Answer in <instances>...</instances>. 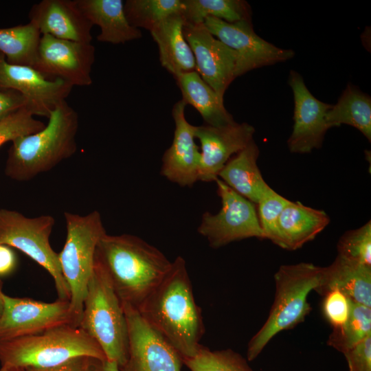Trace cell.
<instances>
[{
    "mask_svg": "<svg viewBox=\"0 0 371 371\" xmlns=\"http://www.w3.org/2000/svg\"><path fill=\"white\" fill-rule=\"evenodd\" d=\"M138 311L182 359L192 357L198 352L205 327L186 262L181 256L172 262L165 278Z\"/></svg>",
    "mask_w": 371,
    "mask_h": 371,
    "instance_id": "obj_1",
    "label": "cell"
},
{
    "mask_svg": "<svg viewBox=\"0 0 371 371\" xmlns=\"http://www.w3.org/2000/svg\"><path fill=\"white\" fill-rule=\"evenodd\" d=\"M95 258L103 266L122 304L137 310L172 265L157 247L128 234L106 233L98 243Z\"/></svg>",
    "mask_w": 371,
    "mask_h": 371,
    "instance_id": "obj_2",
    "label": "cell"
},
{
    "mask_svg": "<svg viewBox=\"0 0 371 371\" xmlns=\"http://www.w3.org/2000/svg\"><path fill=\"white\" fill-rule=\"evenodd\" d=\"M78 127L77 112L65 100L59 102L43 129L12 142L5 175L13 180L26 181L53 169L76 153Z\"/></svg>",
    "mask_w": 371,
    "mask_h": 371,
    "instance_id": "obj_3",
    "label": "cell"
},
{
    "mask_svg": "<svg viewBox=\"0 0 371 371\" xmlns=\"http://www.w3.org/2000/svg\"><path fill=\"white\" fill-rule=\"evenodd\" d=\"M80 356L106 359L97 342L80 326L72 324L0 340L1 366L46 368Z\"/></svg>",
    "mask_w": 371,
    "mask_h": 371,
    "instance_id": "obj_4",
    "label": "cell"
},
{
    "mask_svg": "<svg viewBox=\"0 0 371 371\" xmlns=\"http://www.w3.org/2000/svg\"><path fill=\"white\" fill-rule=\"evenodd\" d=\"M321 271V267L308 262L282 265L278 269L274 275L275 300L266 322L248 344V361L255 359L278 333L304 319L311 310L308 296L317 287Z\"/></svg>",
    "mask_w": 371,
    "mask_h": 371,
    "instance_id": "obj_5",
    "label": "cell"
},
{
    "mask_svg": "<svg viewBox=\"0 0 371 371\" xmlns=\"http://www.w3.org/2000/svg\"><path fill=\"white\" fill-rule=\"evenodd\" d=\"M79 326L97 342L107 360L119 367L126 363L128 341L124 306L95 257Z\"/></svg>",
    "mask_w": 371,
    "mask_h": 371,
    "instance_id": "obj_6",
    "label": "cell"
},
{
    "mask_svg": "<svg viewBox=\"0 0 371 371\" xmlns=\"http://www.w3.org/2000/svg\"><path fill=\"white\" fill-rule=\"evenodd\" d=\"M64 216L67 236L58 259L69 289L71 313L75 325L79 326L97 247L106 232L102 216L96 210L86 215L65 212Z\"/></svg>",
    "mask_w": 371,
    "mask_h": 371,
    "instance_id": "obj_7",
    "label": "cell"
},
{
    "mask_svg": "<svg viewBox=\"0 0 371 371\" xmlns=\"http://www.w3.org/2000/svg\"><path fill=\"white\" fill-rule=\"evenodd\" d=\"M54 224L50 215L31 218L14 210L0 209V244L20 250L43 267L54 280L58 299L69 301V289L62 273L58 253L49 243Z\"/></svg>",
    "mask_w": 371,
    "mask_h": 371,
    "instance_id": "obj_8",
    "label": "cell"
},
{
    "mask_svg": "<svg viewBox=\"0 0 371 371\" xmlns=\"http://www.w3.org/2000/svg\"><path fill=\"white\" fill-rule=\"evenodd\" d=\"M214 181L221 208L216 214H203L198 232L213 248L249 238L263 239L256 205L218 178Z\"/></svg>",
    "mask_w": 371,
    "mask_h": 371,
    "instance_id": "obj_9",
    "label": "cell"
},
{
    "mask_svg": "<svg viewBox=\"0 0 371 371\" xmlns=\"http://www.w3.org/2000/svg\"><path fill=\"white\" fill-rule=\"evenodd\" d=\"M128 354L120 371H181L183 360L174 347L142 317L125 304Z\"/></svg>",
    "mask_w": 371,
    "mask_h": 371,
    "instance_id": "obj_10",
    "label": "cell"
},
{
    "mask_svg": "<svg viewBox=\"0 0 371 371\" xmlns=\"http://www.w3.org/2000/svg\"><path fill=\"white\" fill-rule=\"evenodd\" d=\"M94 61L95 47L91 43L43 34L33 68L48 79H58L71 87H88L93 82Z\"/></svg>",
    "mask_w": 371,
    "mask_h": 371,
    "instance_id": "obj_11",
    "label": "cell"
},
{
    "mask_svg": "<svg viewBox=\"0 0 371 371\" xmlns=\"http://www.w3.org/2000/svg\"><path fill=\"white\" fill-rule=\"evenodd\" d=\"M210 32L238 55L236 78L264 66L292 58V49L280 48L260 37L254 31L251 21L227 23L214 17L203 21Z\"/></svg>",
    "mask_w": 371,
    "mask_h": 371,
    "instance_id": "obj_12",
    "label": "cell"
},
{
    "mask_svg": "<svg viewBox=\"0 0 371 371\" xmlns=\"http://www.w3.org/2000/svg\"><path fill=\"white\" fill-rule=\"evenodd\" d=\"M3 300L0 340L32 335L64 324L76 326L69 300L45 302L5 294Z\"/></svg>",
    "mask_w": 371,
    "mask_h": 371,
    "instance_id": "obj_13",
    "label": "cell"
},
{
    "mask_svg": "<svg viewBox=\"0 0 371 371\" xmlns=\"http://www.w3.org/2000/svg\"><path fill=\"white\" fill-rule=\"evenodd\" d=\"M184 37L195 60L196 71L222 98L236 78L238 55L214 37L204 23H184Z\"/></svg>",
    "mask_w": 371,
    "mask_h": 371,
    "instance_id": "obj_14",
    "label": "cell"
},
{
    "mask_svg": "<svg viewBox=\"0 0 371 371\" xmlns=\"http://www.w3.org/2000/svg\"><path fill=\"white\" fill-rule=\"evenodd\" d=\"M73 87L45 78L34 68L10 64L0 52V89L19 92L33 115L48 117L55 106L65 100Z\"/></svg>",
    "mask_w": 371,
    "mask_h": 371,
    "instance_id": "obj_15",
    "label": "cell"
},
{
    "mask_svg": "<svg viewBox=\"0 0 371 371\" xmlns=\"http://www.w3.org/2000/svg\"><path fill=\"white\" fill-rule=\"evenodd\" d=\"M289 84L294 98V124L287 145L291 153H308L322 145L329 129L326 115L332 104L317 99L294 70L290 71Z\"/></svg>",
    "mask_w": 371,
    "mask_h": 371,
    "instance_id": "obj_16",
    "label": "cell"
},
{
    "mask_svg": "<svg viewBox=\"0 0 371 371\" xmlns=\"http://www.w3.org/2000/svg\"><path fill=\"white\" fill-rule=\"evenodd\" d=\"M254 133V126L246 122L220 127L196 126L195 138L201 144L199 181H215L230 158L253 140Z\"/></svg>",
    "mask_w": 371,
    "mask_h": 371,
    "instance_id": "obj_17",
    "label": "cell"
},
{
    "mask_svg": "<svg viewBox=\"0 0 371 371\" xmlns=\"http://www.w3.org/2000/svg\"><path fill=\"white\" fill-rule=\"evenodd\" d=\"M186 106L181 100L172 108L174 136L163 155L161 174L180 186L191 187L199 181L201 151L194 141L196 126L186 120Z\"/></svg>",
    "mask_w": 371,
    "mask_h": 371,
    "instance_id": "obj_18",
    "label": "cell"
},
{
    "mask_svg": "<svg viewBox=\"0 0 371 371\" xmlns=\"http://www.w3.org/2000/svg\"><path fill=\"white\" fill-rule=\"evenodd\" d=\"M30 22L41 35L80 43H91L93 26L75 0H42L32 5Z\"/></svg>",
    "mask_w": 371,
    "mask_h": 371,
    "instance_id": "obj_19",
    "label": "cell"
},
{
    "mask_svg": "<svg viewBox=\"0 0 371 371\" xmlns=\"http://www.w3.org/2000/svg\"><path fill=\"white\" fill-rule=\"evenodd\" d=\"M329 223L324 211L290 201L279 216L271 241L284 249L295 250L313 240Z\"/></svg>",
    "mask_w": 371,
    "mask_h": 371,
    "instance_id": "obj_20",
    "label": "cell"
},
{
    "mask_svg": "<svg viewBox=\"0 0 371 371\" xmlns=\"http://www.w3.org/2000/svg\"><path fill=\"white\" fill-rule=\"evenodd\" d=\"M335 289L352 301L371 307V267L337 255L331 265L322 267L319 282L315 291L324 295Z\"/></svg>",
    "mask_w": 371,
    "mask_h": 371,
    "instance_id": "obj_21",
    "label": "cell"
},
{
    "mask_svg": "<svg viewBox=\"0 0 371 371\" xmlns=\"http://www.w3.org/2000/svg\"><path fill=\"white\" fill-rule=\"evenodd\" d=\"M75 1L91 23L100 27L98 41L120 44L142 37L140 30L128 21L122 0Z\"/></svg>",
    "mask_w": 371,
    "mask_h": 371,
    "instance_id": "obj_22",
    "label": "cell"
},
{
    "mask_svg": "<svg viewBox=\"0 0 371 371\" xmlns=\"http://www.w3.org/2000/svg\"><path fill=\"white\" fill-rule=\"evenodd\" d=\"M183 19L179 13L170 16L150 32L158 46L161 66L174 78L196 71L192 51L183 33Z\"/></svg>",
    "mask_w": 371,
    "mask_h": 371,
    "instance_id": "obj_23",
    "label": "cell"
},
{
    "mask_svg": "<svg viewBox=\"0 0 371 371\" xmlns=\"http://www.w3.org/2000/svg\"><path fill=\"white\" fill-rule=\"evenodd\" d=\"M259 153L258 146L253 139L230 158L217 177L255 205L269 186L257 165Z\"/></svg>",
    "mask_w": 371,
    "mask_h": 371,
    "instance_id": "obj_24",
    "label": "cell"
},
{
    "mask_svg": "<svg viewBox=\"0 0 371 371\" xmlns=\"http://www.w3.org/2000/svg\"><path fill=\"white\" fill-rule=\"evenodd\" d=\"M175 80L186 104L192 106L201 115L205 124L220 127L235 122L221 98L196 71L176 76Z\"/></svg>",
    "mask_w": 371,
    "mask_h": 371,
    "instance_id": "obj_25",
    "label": "cell"
},
{
    "mask_svg": "<svg viewBox=\"0 0 371 371\" xmlns=\"http://www.w3.org/2000/svg\"><path fill=\"white\" fill-rule=\"evenodd\" d=\"M329 128L348 124L371 140V98L352 85H348L337 102L326 115Z\"/></svg>",
    "mask_w": 371,
    "mask_h": 371,
    "instance_id": "obj_26",
    "label": "cell"
},
{
    "mask_svg": "<svg viewBox=\"0 0 371 371\" xmlns=\"http://www.w3.org/2000/svg\"><path fill=\"white\" fill-rule=\"evenodd\" d=\"M184 23H203L209 16L227 23L251 21V9L243 0H182Z\"/></svg>",
    "mask_w": 371,
    "mask_h": 371,
    "instance_id": "obj_27",
    "label": "cell"
},
{
    "mask_svg": "<svg viewBox=\"0 0 371 371\" xmlns=\"http://www.w3.org/2000/svg\"><path fill=\"white\" fill-rule=\"evenodd\" d=\"M41 37L32 23L0 28V52L8 63L34 67Z\"/></svg>",
    "mask_w": 371,
    "mask_h": 371,
    "instance_id": "obj_28",
    "label": "cell"
},
{
    "mask_svg": "<svg viewBox=\"0 0 371 371\" xmlns=\"http://www.w3.org/2000/svg\"><path fill=\"white\" fill-rule=\"evenodd\" d=\"M182 0H126L124 12L134 27L150 32L171 15L181 12Z\"/></svg>",
    "mask_w": 371,
    "mask_h": 371,
    "instance_id": "obj_29",
    "label": "cell"
},
{
    "mask_svg": "<svg viewBox=\"0 0 371 371\" xmlns=\"http://www.w3.org/2000/svg\"><path fill=\"white\" fill-rule=\"evenodd\" d=\"M371 335V307L352 301L348 319L334 328L328 343L344 353Z\"/></svg>",
    "mask_w": 371,
    "mask_h": 371,
    "instance_id": "obj_30",
    "label": "cell"
},
{
    "mask_svg": "<svg viewBox=\"0 0 371 371\" xmlns=\"http://www.w3.org/2000/svg\"><path fill=\"white\" fill-rule=\"evenodd\" d=\"M182 360L191 371H251L245 359L232 350L212 351L201 346L194 357Z\"/></svg>",
    "mask_w": 371,
    "mask_h": 371,
    "instance_id": "obj_31",
    "label": "cell"
},
{
    "mask_svg": "<svg viewBox=\"0 0 371 371\" xmlns=\"http://www.w3.org/2000/svg\"><path fill=\"white\" fill-rule=\"evenodd\" d=\"M338 256L371 267V223L347 231L339 240Z\"/></svg>",
    "mask_w": 371,
    "mask_h": 371,
    "instance_id": "obj_32",
    "label": "cell"
},
{
    "mask_svg": "<svg viewBox=\"0 0 371 371\" xmlns=\"http://www.w3.org/2000/svg\"><path fill=\"white\" fill-rule=\"evenodd\" d=\"M289 202L290 200L279 194L269 186L263 192L256 204L263 239L271 241L279 216Z\"/></svg>",
    "mask_w": 371,
    "mask_h": 371,
    "instance_id": "obj_33",
    "label": "cell"
},
{
    "mask_svg": "<svg viewBox=\"0 0 371 371\" xmlns=\"http://www.w3.org/2000/svg\"><path fill=\"white\" fill-rule=\"evenodd\" d=\"M45 125L23 106L0 121V146L19 137L36 133Z\"/></svg>",
    "mask_w": 371,
    "mask_h": 371,
    "instance_id": "obj_34",
    "label": "cell"
},
{
    "mask_svg": "<svg viewBox=\"0 0 371 371\" xmlns=\"http://www.w3.org/2000/svg\"><path fill=\"white\" fill-rule=\"evenodd\" d=\"M323 301V313L334 328L341 326L349 317L352 300L341 291L335 289L327 292Z\"/></svg>",
    "mask_w": 371,
    "mask_h": 371,
    "instance_id": "obj_35",
    "label": "cell"
},
{
    "mask_svg": "<svg viewBox=\"0 0 371 371\" xmlns=\"http://www.w3.org/2000/svg\"><path fill=\"white\" fill-rule=\"evenodd\" d=\"M343 354L349 371H371V335Z\"/></svg>",
    "mask_w": 371,
    "mask_h": 371,
    "instance_id": "obj_36",
    "label": "cell"
},
{
    "mask_svg": "<svg viewBox=\"0 0 371 371\" xmlns=\"http://www.w3.org/2000/svg\"><path fill=\"white\" fill-rule=\"evenodd\" d=\"M102 360L87 356L71 358L60 364L46 368H26L25 371H98Z\"/></svg>",
    "mask_w": 371,
    "mask_h": 371,
    "instance_id": "obj_37",
    "label": "cell"
},
{
    "mask_svg": "<svg viewBox=\"0 0 371 371\" xmlns=\"http://www.w3.org/2000/svg\"><path fill=\"white\" fill-rule=\"evenodd\" d=\"M23 106L26 100L19 92L0 89V121Z\"/></svg>",
    "mask_w": 371,
    "mask_h": 371,
    "instance_id": "obj_38",
    "label": "cell"
},
{
    "mask_svg": "<svg viewBox=\"0 0 371 371\" xmlns=\"http://www.w3.org/2000/svg\"><path fill=\"white\" fill-rule=\"evenodd\" d=\"M16 264V256L11 247L0 244V278L11 273Z\"/></svg>",
    "mask_w": 371,
    "mask_h": 371,
    "instance_id": "obj_39",
    "label": "cell"
},
{
    "mask_svg": "<svg viewBox=\"0 0 371 371\" xmlns=\"http://www.w3.org/2000/svg\"><path fill=\"white\" fill-rule=\"evenodd\" d=\"M98 371H120V368L115 361L105 359L101 361Z\"/></svg>",
    "mask_w": 371,
    "mask_h": 371,
    "instance_id": "obj_40",
    "label": "cell"
},
{
    "mask_svg": "<svg viewBox=\"0 0 371 371\" xmlns=\"http://www.w3.org/2000/svg\"><path fill=\"white\" fill-rule=\"evenodd\" d=\"M3 295H4V293L2 291V282L0 280V317L2 315L3 307H4Z\"/></svg>",
    "mask_w": 371,
    "mask_h": 371,
    "instance_id": "obj_41",
    "label": "cell"
},
{
    "mask_svg": "<svg viewBox=\"0 0 371 371\" xmlns=\"http://www.w3.org/2000/svg\"><path fill=\"white\" fill-rule=\"evenodd\" d=\"M0 371H25V370L23 368L12 366H1Z\"/></svg>",
    "mask_w": 371,
    "mask_h": 371,
    "instance_id": "obj_42",
    "label": "cell"
}]
</instances>
